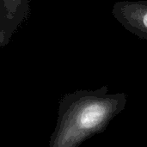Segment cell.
<instances>
[{
  "instance_id": "1",
  "label": "cell",
  "mask_w": 147,
  "mask_h": 147,
  "mask_svg": "<svg viewBox=\"0 0 147 147\" xmlns=\"http://www.w3.org/2000/svg\"><path fill=\"white\" fill-rule=\"evenodd\" d=\"M127 102L126 93H109L107 86L65 94L59 102L57 123L47 147H80L103 133Z\"/></svg>"
},
{
  "instance_id": "2",
  "label": "cell",
  "mask_w": 147,
  "mask_h": 147,
  "mask_svg": "<svg viewBox=\"0 0 147 147\" xmlns=\"http://www.w3.org/2000/svg\"><path fill=\"white\" fill-rule=\"evenodd\" d=\"M112 14L127 30L147 40V0L116 2Z\"/></svg>"
},
{
  "instance_id": "3",
  "label": "cell",
  "mask_w": 147,
  "mask_h": 147,
  "mask_svg": "<svg viewBox=\"0 0 147 147\" xmlns=\"http://www.w3.org/2000/svg\"><path fill=\"white\" fill-rule=\"evenodd\" d=\"M29 14V0H0V47L7 46Z\"/></svg>"
}]
</instances>
